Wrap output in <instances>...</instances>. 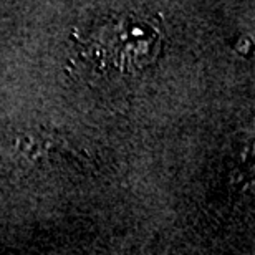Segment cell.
<instances>
[{
	"label": "cell",
	"mask_w": 255,
	"mask_h": 255,
	"mask_svg": "<svg viewBox=\"0 0 255 255\" xmlns=\"http://www.w3.org/2000/svg\"><path fill=\"white\" fill-rule=\"evenodd\" d=\"M116 35L111 38L115 62L121 68L144 65L142 58L154 53L157 32L149 22L142 18H128L116 25Z\"/></svg>",
	"instance_id": "cell-1"
}]
</instances>
